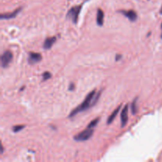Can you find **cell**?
<instances>
[{"label": "cell", "instance_id": "obj_12", "mask_svg": "<svg viewBox=\"0 0 162 162\" xmlns=\"http://www.w3.org/2000/svg\"><path fill=\"white\" fill-rule=\"evenodd\" d=\"M137 101H138V98H135L134 99V101L131 104V112H132V114H134V115H135L136 113H137V111H138Z\"/></svg>", "mask_w": 162, "mask_h": 162}, {"label": "cell", "instance_id": "obj_17", "mask_svg": "<svg viewBox=\"0 0 162 162\" xmlns=\"http://www.w3.org/2000/svg\"><path fill=\"white\" fill-rule=\"evenodd\" d=\"M121 58H122V55H116V61H119V59H121Z\"/></svg>", "mask_w": 162, "mask_h": 162}, {"label": "cell", "instance_id": "obj_10", "mask_svg": "<svg viewBox=\"0 0 162 162\" xmlns=\"http://www.w3.org/2000/svg\"><path fill=\"white\" fill-rule=\"evenodd\" d=\"M104 19H105V13L103 10L98 9L97 13H96V23L99 26H102L104 24Z\"/></svg>", "mask_w": 162, "mask_h": 162}, {"label": "cell", "instance_id": "obj_11", "mask_svg": "<svg viewBox=\"0 0 162 162\" xmlns=\"http://www.w3.org/2000/svg\"><path fill=\"white\" fill-rule=\"evenodd\" d=\"M120 108H121V105H120V106H119V107L117 108H116V110H115L114 112H112V114L110 115L109 117L108 118L107 124H111V123H112V122L114 121L115 118H116V116L118 115V113H119V110H120Z\"/></svg>", "mask_w": 162, "mask_h": 162}, {"label": "cell", "instance_id": "obj_2", "mask_svg": "<svg viewBox=\"0 0 162 162\" xmlns=\"http://www.w3.org/2000/svg\"><path fill=\"white\" fill-rule=\"evenodd\" d=\"M81 7H82L81 5L73 7L72 8H70L68 10L67 13H66V18L70 19L74 24H77V22H78V19L79 13L81 12Z\"/></svg>", "mask_w": 162, "mask_h": 162}, {"label": "cell", "instance_id": "obj_18", "mask_svg": "<svg viewBox=\"0 0 162 162\" xmlns=\"http://www.w3.org/2000/svg\"><path fill=\"white\" fill-rule=\"evenodd\" d=\"M160 13H161V14H162V6H161V10H160Z\"/></svg>", "mask_w": 162, "mask_h": 162}, {"label": "cell", "instance_id": "obj_9", "mask_svg": "<svg viewBox=\"0 0 162 162\" xmlns=\"http://www.w3.org/2000/svg\"><path fill=\"white\" fill-rule=\"evenodd\" d=\"M20 11H21V8H18V9H17L16 10L13 11V12H11V13H2V14L0 15V18H1V19H10V18H15Z\"/></svg>", "mask_w": 162, "mask_h": 162}, {"label": "cell", "instance_id": "obj_1", "mask_svg": "<svg viewBox=\"0 0 162 162\" xmlns=\"http://www.w3.org/2000/svg\"><path fill=\"white\" fill-rule=\"evenodd\" d=\"M101 94V91L96 92V90H93L92 92H90L86 96V99L84 100L83 102L70 112V114L69 115V118H72L75 116H76L77 114H78L79 112H85L86 110L90 109V108L93 107V106H94L96 102L98 101Z\"/></svg>", "mask_w": 162, "mask_h": 162}, {"label": "cell", "instance_id": "obj_6", "mask_svg": "<svg viewBox=\"0 0 162 162\" xmlns=\"http://www.w3.org/2000/svg\"><path fill=\"white\" fill-rule=\"evenodd\" d=\"M128 105H126L122 110L120 114L121 118V126L122 127H125L128 122Z\"/></svg>", "mask_w": 162, "mask_h": 162}, {"label": "cell", "instance_id": "obj_4", "mask_svg": "<svg viewBox=\"0 0 162 162\" xmlns=\"http://www.w3.org/2000/svg\"><path fill=\"white\" fill-rule=\"evenodd\" d=\"M13 59V54L10 51H6L1 56V66L2 68H7Z\"/></svg>", "mask_w": 162, "mask_h": 162}, {"label": "cell", "instance_id": "obj_16", "mask_svg": "<svg viewBox=\"0 0 162 162\" xmlns=\"http://www.w3.org/2000/svg\"><path fill=\"white\" fill-rule=\"evenodd\" d=\"M75 89V86L74 83H70V86H69V90L70 91H74Z\"/></svg>", "mask_w": 162, "mask_h": 162}, {"label": "cell", "instance_id": "obj_13", "mask_svg": "<svg viewBox=\"0 0 162 162\" xmlns=\"http://www.w3.org/2000/svg\"><path fill=\"white\" fill-rule=\"evenodd\" d=\"M23 128H25L24 125H16V126H13V128H12V130H13V132L17 133V132L21 131H22Z\"/></svg>", "mask_w": 162, "mask_h": 162}, {"label": "cell", "instance_id": "obj_3", "mask_svg": "<svg viewBox=\"0 0 162 162\" xmlns=\"http://www.w3.org/2000/svg\"><path fill=\"white\" fill-rule=\"evenodd\" d=\"M93 132H94L93 128L87 127L86 130H84L79 134H76L74 138L77 142H85V141L89 140L92 137V135L93 134Z\"/></svg>", "mask_w": 162, "mask_h": 162}, {"label": "cell", "instance_id": "obj_5", "mask_svg": "<svg viewBox=\"0 0 162 162\" xmlns=\"http://www.w3.org/2000/svg\"><path fill=\"white\" fill-rule=\"evenodd\" d=\"M119 12L123 13L126 18H128L129 21L132 22H135L137 18H138V14L133 10H119Z\"/></svg>", "mask_w": 162, "mask_h": 162}, {"label": "cell", "instance_id": "obj_14", "mask_svg": "<svg viewBox=\"0 0 162 162\" xmlns=\"http://www.w3.org/2000/svg\"><path fill=\"white\" fill-rule=\"evenodd\" d=\"M98 122H99V118L95 119H93V120H92L91 122H90V124L88 125L87 127H90V128H93L94 127H96V124L98 123Z\"/></svg>", "mask_w": 162, "mask_h": 162}, {"label": "cell", "instance_id": "obj_8", "mask_svg": "<svg viewBox=\"0 0 162 162\" xmlns=\"http://www.w3.org/2000/svg\"><path fill=\"white\" fill-rule=\"evenodd\" d=\"M55 41H56V37H52L46 38V40L44 42V44H43V48H44V49H46V50L51 49L52 47L55 43Z\"/></svg>", "mask_w": 162, "mask_h": 162}, {"label": "cell", "instance_id": "obj_15", "mask_svg": "<svg viewBox=\"0 0 162 162\" xmlns=\"http://www.w3.org/2000/svg\"><path fill=\"white\" fill-rule=\"evenodd\" d=\"M52 77V75H51L50 72L48 71H46V72L43 73L42 75V78H43V81H47L48 79H49Z\"/></svg>", "mask_w": 162, "mask_h": 162}, {"label": "cell", "instance_id": "obj_19", "mask_svg": "<svg viewBox=\"0 0 162 162\" xmlns=\"http://www.w3.org/2000/svg\"><path fill=\"white\" fill-rule=\"evenodd\" d=\"M161 37L162 39V23H161Z\"/></svg>", "mask_w": 162, "mask_h": 162}, {"label": "cell", "instance_id": "obj_7", "mask_svg": "<svg viewBox=\"0 0 162 162\" xmlns=\"http://www.w3.org/2000/svg\"><path fill=\"white\" fill-rule=\"evenodd\" d=\"M42 59V55L40 53L30 52L28 58V62L29 64H35L39 63Z\"/></svg>", "mask_w": 162, "mask_h": 162}]
</instances>
